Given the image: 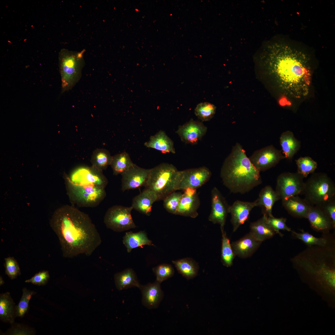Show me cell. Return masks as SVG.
Listing matches in <instances>:
<instances>
[{
	"label": "cell",
	"instance_id": "cell-23",
	"mask_svg": "<svg viewBox=\"0 0 335 335\" xmlns=\"http://www.w3.org/2000/svg\"><path fill=\"white\" fill-rule=\"evenodd\" d=\"M200 201L197 193L190 195L182 194L176 215L195 218L198 215Z\"/></svg>",
	"mask_w": 335,
	"mask_h": 335
},
{
	"label": "cell",
	"instance_id": "cell-32",
	"mask_svg": "<svg viewBox=\"0 0 335 335\" xmlns=\"http://www.w3.org/2000/svg\"><path fill=\"white\" fill-rule=\"evenodd\" d=\"M112 157L107 150L97 149L94 151L91 156L92 166L103 171L110 165Z\"/></svg>",
	"mask_w": 335,
	"mask_h": 335
},
{
	"label": "cell",
	"instance_id": "cell-10",
	"mask_svg": "<svg viewBox=\"0 0 335 335\" xmlns=\"http://www.w3.org/2000/svg\"><path fill=\"white\" fill-rule=\"evenodd\" d=\"M249 159L260 172L275 167L285 158L281 150L271 145L255 151Z\"/></svg>",
	"mask_w": 335,
	"mask_h": 335
},
{
	"label": "cell",
	"instance_id": "cell-18",
	"mask_svg": "<svg viewBox=\"0 0 335 335\" xmlns=\"http://www.w3.org/2000/svg\"><path fill=\"white\" fill-rule=\"evenodd\" d=\"M256 206V200L253 202L236 200L232 205L230 206L229 213L231 215L233 232L245 223L248 219L252 209Z\"/></svg>",
	"mask_w": 335,
	"mask_h": 335
},
{
	"label": "cell",
	"instance_id": "cell-8",
	"mask_svg": "<svg viewBox=\"0 0 335 335\" xmlns=\"http://www.w3.org/2000/svg\"><path fill=\"white\" fill-rule=\"evenodd\" d=\"M133 209L132 206H113L106 212L104 222L107 228L115 232H122L135 228L136 226L131 213Z\"/></svg>",
	"mask_w": 335,
	"mask_h": 335
},
{
	"label": "cell",
	"instance_id": "cell-26",
	"mask_svg": "<svg viewBox=\"0 0 335 335\" xmlns=\"http://www.w3.org/2000/svg\"><path fill=\"white\" fill-rule=\"evenodd\" d=\"M16 316V306L8 292L0 295V319L12 324Z\"/></svg>",
	"mask_w": 335,
	"mask_h": 335
},
{
	"label": "cell",
	"instance_id": "cell-45",
	"mask_svg": "<svg viewBox=\"0 0 335 335\" xmlns=\"http://www.w3.org/2000/svg\"><path fill=\"white\" fill-rule=\"evenodd\" d=\"M4 283V281L1 276H0V285L1 286L3 285Z\"/></svg>",
	"mask_w": 335,
	"mask_h": 335
},
{
	"label": "cell",
	"instance_id": "cell-36",
	"mask_svg": "<svg viewBox=\"0 0 335 335\" xmlns=\"http://www.w3.org/2000/svg\"><path fill=\"white\" fill-rule=\"evenodd\" d=\"M302 231L299 233L293 231L291 232L295 238L301 240L309 247L314 245L324 246L328 243L327 239L324 237L317 238L308 232L303 230Z\"/></svg>",
	"mask_w": 335,
	"mask_h": 335
},
{
	"label": "cell",
	"instance_id": "cell-25",
	"mask_svg": "<svg viewBox=\"0 0 335 335\" xmlns=\"http://www.w3.org/2000/svg\"><path fill=\"white\" fill-rule=\"evenodd\" d=\"M279 141L282 153L285 159L291 160L300 148V142L295 137L293 132L290 131H286L282 133Z\"/></svg>",
	"mask_w": 335,
	"mask_h": 335
},
{
	"label": "cell",
	"instance_id": "cell-27",
	"mask_svg": "<svg viewBox=\"0 0 335 335\" xmlns=\"http://www.w3.org/2000/svg\"><path fill=\"white\" fill-rule=\"evenodd\" d=\"M250 233L257 240L262 242L272 237L276 233L267 223L265 217L251 223L250 225Z\"/></svg>",
	"mask_w": 335,
	"mask_h": 335
},
{
	"label": "cell",
	"instance_id": "cell-7",
	"mask_svg": "<svg viewBox=\"0 0 335 335\" xmlns=\"http://www.w3.org/2000/svg\"><path fill=\"white\" fill-rule=\"evenodd\" d=\"M85 51H73L65 48L59 53V72L62 93L71 89L79 81L84 65L83 55Z\"/></svg>",
	"mask_w": 335,
	"mask_h": 335
},
{
	"label": "cell",
	"instance_id": "cell-34",
	"mask_svg": "<svg viewBox=\"0 0 335 335\" xmlns=\"http://www.w3.org/2000/svg\"><path fill=\"white\" fill-rule=\"evenodd\" d=\"M297 172L303 177H306L309 174L313 173L317 167L316 162L308 156L301 157L296 160Z\"/></svg>",
	"mask_w": 335,
	"mask_h": 335
},
{
	"label": "cell",
	"instance_id": "cell-24",
	"mask_svg": "<svg viewBox=\"0 0 335 335\" xmlns=\"http://www.w3.org/2000/svg\"><path fill=\"white\" fill-rule=\"evenodd\" d=\"M144 145L148 148L156 149L163 153H176L173 141L162 130H160L154 135L151 136L149 140L145 143Z\"/></svg>",
	"mask_w": 335,
	"mask_h": 335
},
{
	"label": "cell",
	"instance_id": "cell-14",
	"mask_svg": "<svg viewBox=\"0 0 335 335\" xmlns=\"http://www.w3.org/2000/svg\"><path fill=\"white\" fill-rule=\"evenodd\" d=\"M207 130V127L202 123L191 119L179 126L176 132L182 142L194 145L206 134Z\"/></svg>",
	"mask_w": 335,
	"mask_h": 335
},
{
	"label": "cell",
	"instance_id": "cell-12",
	"mask_svg": "<svg viewBox=\"0 0 335 335\" xmlns=\"http://www.w3.org/2000/svg\"><path fill=\"white\" fill-rule=\"evenodd\" d=\"M211 194V210L208 220L214 224H219L221 230L224 229L230 206L217 187L212 189Z\"/></svg>",
	"mask_w": 335,
	"mask_h": 335
},
{
	"label": "cell",
	"instance_id": "cell-42",
	"mask_svg": "<svg viewBox=\"0 0 335 335\" xmlns=\"http://www.w3.org/2000/svg\"><path fill=\"white\" fill-rule=\"evenodd\" d=\"M49 278V272L42 270L36 273L31 278L26 280L25 282L38 286H43L47 283Z\"/></svg>",
	"mask_w": 335,
	"mask_h": 335
},
{
	"label": "cell",
	"instance_id": "cell-37",
	"mask_svg": "<svg viewBox=\"0 0 335 335\" xmlns=\"http://www.w3.org/2000/svg\"><path fill=\"white\" fill-rule=\"evenodd\" d=\"M22 295L18 304L16 306V317H22L27 312L29 302L33 295L36 293L24 288L22 290Z\"/></svg>",
	"mask_w": 335,
	"mask_h": 335
},
{
	"label": "cell",
	"instance_id": "cell-21",
	"mask_svg": "<svg viewBox=\"0 0 335 335\" xmlns=\"http://www.w3.org/2000/svg\"><path fill=\"white\" fill-rule=\"evenodd\" d=\"M158 200V196L155 192L145 188L134 198L132 206L141 213L149 216L151 214L153 204Z\"/></svg>",
	"mask_w": 335,
	"mask_h": 335
},
{
	"label": "cell",
	"instance_id": "cell-44",
	"mask_svg": "<svg viewBox=\"0 0 335 335\" xmlns=\"http://www.w3.org/2000/svg\"><path fill=\"white\" fill-rule=\"evenodd\" d=\"M335 225V200L330 201L322 206Z\"/></svg>",
	"mask_w": 335,
	"mask_h": 335
},
{
	"label": "cell",
	"instance_id": "cell-11",
	"mask_svg": "<svg viewBox=\"0 0 335 335\" xmlns=\"http://www.w3.org/2000/svg\"><path fill=\"white\" fill-rule=\"evenodd\" d=\"M211 175L209 169L204 166L179 171L177 190L188 188L196 189L207 182Z\"/></svg>",
	"mask_w": 335,
	"mask_h": 335
},
{
	"label": "cell",
	"instance_id": "cell-43",
	"mask_svg": "<svg viewBox=\"0 0 335 335\" xmlns=\"http://www.w3.org/2000/svg\"><path fill=\"white\" fill-rule=\"evenodd\" d=\"M33 333L30 329L19 324L13 325L8 332L9 334L14 335H31Z\"/></svg>",
	"mask_w": 335,
	"mask_h": 335
},
{
	"label": "cell",
	"instance_id": "cell-39",
	"mask_svg": "<svg viewBox=\"0 0 335 335\" xmlns=\"http://www.w3.org/2000/svg\"><path fill=\"white\" fill-rule=\"evenodd\" d=\"M156 276V280L162 283L172 277L174 275V270L172 265L162 264L153 268Z\"/></svg>",
	"mask_w": 335,
	"mask_h": 335
},
{
	"label": "cell",
	"instance_id": "cell-29",
	"mask_svg": "<svg viewBox=\"0 0 335 335\" xmlns=\"http://www.w3.org/2000/svg\"><path fill=\"white\" fill-rule=\"evenodd\" d=\"M123 242L128 252L138 247L143 248L145 245H152L151 241L148 238L145 232L140 231L137 233L127 232L123 237Z\"/></svg>",
	"mask_w": 335,
	"mask_h": 335
},
{
	"label": "cell",
	"instance_id": "cell-40",
	"mask_svg": "<svg viewBox=\"0 0 335 335\" xmlns=\"http://www.w3.org/2000/svg\"><path fill=\"white\" fill-rule=\"evenodd\" d=\"M4 266L6 274L11 279H16L21 274L20 268L16 259L12 257L5 258Z\"/></svg>",
	"mask_w": 335,
	"mask_h": 335
},
{
	"label": "cell",
	"instance_id": "cell-9",
	"mask_svg": "<svg viewBox=\"0 0 335 335\" xmlns=\"http://www.w3.org/2000/svg\"><path fill=\"white\" fill-rule=\"evenodd\" d=\"M304 177L297 172H285L277 177L275 191L280 199L302 194L305 182Z\"/></svg>",
	"mask_w": 335,
	"mask_h": 335
},
{
	"label": "cell",
	"instance_id": "cell-5",
	"mask_svg": "<svg viewBox=\"0 0 335 335\" xmlns=\"http://www.w3.org/2000/svg\"><path fill=\"white\" fill-rule=\"evenodd\" d=\"M179 172L173 165L161 163L150 169L149 176L144 186L157 195L159 200L177 190Z\"/></svg>",
	"mask_w": 335,
	"mask_h": 335
},
{
	"label": "cell",
	"instance_id": "cell-2",
	"mask_svg": "<svg viewBox=\"0 0 335 335\" xmlns=\"http://www.w3.org/2000/svg\"><path fill=\"white\" fill-rule=\"evenodd\" d=\"M275 55L274 71L285 93L297 98L306 97L311 76L308 56L286 44L281 45Z\"/></svg>",
	"mask_w": 335,
	"mask_h": 335
},
{
	"label": "cell",
	"instance_id": "cell-38",
	"mask_svg": "<svg viewBox=\"0 0 335 335\" xmlns=\"http://www.w3.org/2000/svg\"><path fill=\"white\" fill-rule=\"evenodd\" d=\"M182 195L181 192L175 191L163 199V206L168 212L176 214Z\"/></svg>",
	"mask_w": 335,
	"mask_h": 335
},
{
	"label": "cell",
	"instance_id": "cell-22",
	"mask_svg": "<svg viewBox=\"0 0 335 335\" xmlns=\"http://www.w3.org/2000/svg\"><path fill=\"white\" fill-rule=\"evenodd\" d=\"M280 199L276 191L270 186L267 185L262 189L256 200L257 206L261 208L263 215L271 217L273 216L272 209L274 203Z\"/></svg>",
	"mask_w": 335,
	"mask_h": 335
},
{
	"label": "cell",
	"instance_id": "cell-31",
	"mask_svg": "<svg viewBox=\"0 0 335 335\" xmlns=\"http://www.w3.org/2000/svg\"><path fill=\"white\" fill-rule=\"evenodd\" d=\"M129 154L126 152L113 156L110 166L114 175H122L134 164Z\"/></svg>",
	"mask_w": 335,
	"mask_h": 335
},
{
	"label": "cell",
	"instance_id": "cell-3",
	"mask_svg": "<svg viewBox=\"0 0 335 335\" xmlns=\"http://www.w3.org/2000/svg\"><path fill=\"white\" fill-rule=\"evenodd\" d=\"M220 176L224 185L234 194L248 192L262 182L260 172L238 143L224 160Z\"/></svg>",
	"mask_w": 335,
	"mask_h": 335
},
{
	"label": "cell",
	"instance_id": "cell-13",
	"mask_svg": "<svg viewBox=\"0 0 335 335\" xmlns=\"http://www.w3.org/2000/svg\"><path fill=\"white\" fill-rule=\"evenodd\" d=\"M150 169L141 168L134 163L122 174L121 189L123 191L138 188L145 185Z\"/></svg>",
	"mask_w": 335,
	"mask_h": 335
},
{
	"label": "cell",
	"instance_id": "cell-17",
	"mask_svg": "<svg viewBox=\"0 0 335 335\" xmlns=\"http://www.w3.org/2000/svg\"><path fill=\"white\" fill-rule=\"evenodd\" d=\"M161 283L156 280L152 283L141 284L138 288L142 294V303L148 309L157 308L163 299L164 293L161 287Z\"/></svg>",
	"mask_w": 335,
	"mask_h": 335
},
{
	"label": "cell",
	"instance_id": "cell-6",
	"mask_svg": "<svg viewBox=\"0 0 335 335\" xmlns=\"http://www.w3.org/2000/svg\"><path fill=\"white\" fill-rule=\"evenodd\" d=\"M304 199L311 206H323L335 200V185L326 174H312L305 182Z\"/></svg>",
	"mask_w": 335,
	"mask_h": 335
},
{
	"label": "cell",
	"instance_id": "cell-30",
	"mask_svg": "<svg viewBox=\"0 0 335 335\" xmlns=\"http://www.w3.org/2000/svg\"><path fill=\"white\" fill-rule=\"evenodd\" d=\"M178 272L187 279L195 277L198 274L199 266L194 259L185 258L172 261Z\"/></svg>",
	"mask_w": 335,
	"mask_h": 335
},
{
	"label": "cell",
	"instance_id": "cell-20",
	"mask_svg": "<svg viewBox=\"0 0 335 335\" xmlns=\"http://www.w3.org/2000/svg\"><path fill=\"white\" fill-rule=\"evenodd\" d=\"M282 205L293 217L306 218L311 206L304 199L296 195L282 199Z\"/></svg>",
	"mask_w": 335,
	"mask_h": 335
},
{
	"label": "cell",
	"instance_id": "cell-28",
	"mask_svg": "<svg viewBox=\"0 0 335 335\" xmlns=\"http://www.w3.org/2000/svg\"><path fill=\"white\" fill-rule=\"evenodd\" d=\"M114 281L116 288L119 290L133 287L139 288L141 285L135 272L131 268H127L115 274Z\"/></svg>",
	"mask_w": 335,
	"mask_h": 335
},
{
	"label": "cell",
	"instance_id": "cell-41",
	"mask_svg": "<svg viewBox=\"0 0 335 335\" xmlns=\"http://www.w3.org/2000/svg\"><path fill=\"white\" fill-rule=\"evenodd\" d=\"M265 217L267 223L270 225L276 233L279 234L282 236V234L279 231L280 230H285L288 231H292L291 229L286 224L287 219L283 217L275 218L273 216Z\"/></svg>",
	"mask_w": 335,
	"mask_h": 335
},
{
	"label": "cell",
	"instance_id": "cell-4",
	"mask_svg": "<svg viewBox=\"0 0 335 335\" xmlns=\"http://www.w3.org/2000/svg\"><path fill=\"white\" fill-rule=\"evenodd\" d=\"M64 177L67 193L73 204L79 207H96L106 196L105 188L83 180L70 179L65 174Z\"/></svg>",
	"mask_w": 335,
	"mask_h": 335
},
{
	"label": "cell",
	"instance_id": "cell-16",
	"mask_svg": "<svg viewBox=\"0 0 335 335\" xmlns=\"http://www.w3.org/2000/svg\"><path fill=\"white\" fill-rule=\"evenodd\" d=\"M67 176L72 179L82 180L105 188L108 181L102 171L93 167L81 166L74 170Z\"/></svg>",
	"mask_w": 335,
	"mask_h": 335
},
{
	"label": "cell",
	"instance_id": "cell-33",
	"mask_svg": "<svg viewBox=\"0 0 335 335\" xmlns=\"http://www.w3.org/2000/svg\"><path fill=\"white\" fill-rule=\"evenodd\" d=\"M222 233L221 261L227 267L231 266L235 256L232 250L229 239L224 229L221 230Z\"/></svg>",
	"mask_w": 335,
	"mask_h": 335
},
{
	"label": "cell",
	"instance_id": "cell-19",
	"mask_svg": "<svg viewBox=\"0 0 335 335\" xmlns=\"http://www.w3.org/2000/svg\"><path fill=\"white\" fill-rule=\"evenodd\" d=\"M261 243L256 239L249 232L239 240L233 242L231 246L235 256L245 258L251 256Z\"/></svg>",
	"mask_w": 335,
	"mask_h": 335
},
{
	"label": "cell",
	"instance_id": "cell-1",
	"mask_svg": "<svg viewBox=\"0 0 335 335\" xmlns=\"http://www.w3.org/2000/svg\"><path fill=\"white\" fill-rule=\"evenodd\" d=\"M50 224L65 258L90 256L101 244L100 234L89 215L74 206L65 205L56 209Z\"/></svg>",
	"mask_w": 335,
	"mask_h": 335
},
{
	"label": "cell",
	"instance_id": "cell-15",
	"mask_svg": "<svg viewBox=\"0 0 335 335\" xmlns=\"http://www.w3.org/2000/svg\"><path fill=\"white\" fill-rule=\"evenodd\" d=\"M306 218L312 229L317 231L326 233L335 228V225L322 207L311 206Z\"/></svg>",
	"mask_w": 335,
	"mask_h": 335
},
{
	"label": "cell",
	"instance_id": "cell-35",
	"mask_svg": "<svg viewBox=\"0 0 335 335\" xmlns=\"http://www.w3.org/2000/svg\"><path fill=\"white\" fill-rule=\"evenodd\" d=\"M215 106L208 102H203L199 104L194 109L196 116L202 121L210 120L215 114Z\"/></svg>",
	"mask_w": 335,
	"mask_h": 335
}]
</instances>
